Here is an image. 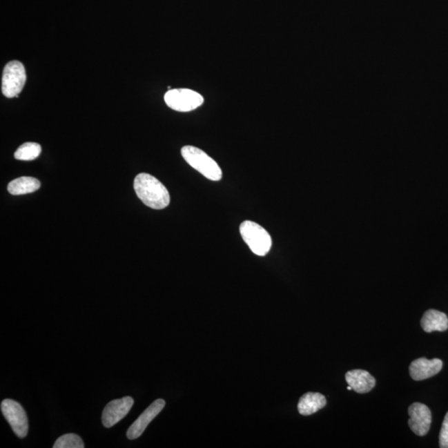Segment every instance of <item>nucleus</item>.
Segmentation results:
<instances>
[{"mask_svg": "<svg viewBox=\"0 0 448 448\" xmlns=\"http://www.w3.org/2000/svg\"><path fill=\"white\" fill-rule=\"evenodd\" d=\"M133 405V398L130 397H124L110 402L102 412V423L106 427L116 425L129 413Z\"/></svg>", "mask_w": 448, "mask_h": 448, "instance_id": "obj_8", "label": "nucleus"}, {"mask_svg": "<svg viewBox=\"0 0 448 448\" xmlns=\"http://www.w3.org/2000/svg\"><path fill=\"white\" fill-rule=\"evenodd\" d=\"M326 405L327 398L322 393L310 392L304 394L300 398L298 408L300 414L303 416H309V415L318 412Z\"/></svg>", "mask_w": 448, "mask_h": 448, "instance_id": "obj_13", "label": "nucleus"}, {"mask_svg": "<svg viewBox=\"0 0 448 448\" xmlns=\"http://www.w3.org/2000/svg\"><path fill=\"white\" fill-rule=\"evenodd\" d=\"M240 230L242 240L254 254L264 257L269 253L272 248V237L260 225L252 221H244Z\"/></svg>", "mask_w": 448, "mask_h": 448, "instance_id": "obj_3", "label": "nucleus"}, {"mask_svg": "<svg viewBox=\"0 0 448 448\" xmlns=\"http://www.w3.org/2000/svg\"><path fill=\"white\" fill-rule=\"evenodd\" d=\"M134 188L138 198L148 207L163 209L170 204L167 188L154 176L146 173L139 174L134 180Z\"/></svg>", "mask_w": 448, "mask_h": 448, "instance_id": "obj_1", "label": "nucleus"}, {"mask_svg": "<svg viewBox=\"0 0 448 448\" xmlns=\"http://www.w3.org/2000/svg\"><path fill=\"white\" fill-rule=\"evenodd\" d=\"M164 101L168 108L176 112H191L204 104V97L191 89H171L164 95Z\"/></svg>", "mask_w": 448, "mask_h": 448, "instance_id": "obj_4", "label": "nucleus"}, {"mask_svg": "<svg viewBox=\"0 0 448 448\" xmlns=\"http://www.w3.org/2000/svg\"><path fill=\"white\" fill-rule=\"evenodd\" d=\"M40 186L39 180L32 177H20L9 184L8 191L13 195H27L38 191Z\"/></svg>", "mask_w": 448, "mask_h": 448, "instance_id": "obj_14", "label": "nucleus"}, {"mask_svg": "<svg viewBox=\"0 0 448 448\" xmlns=\"http://www.w3.org/2000/svg\"><path fill=\"white\" fill-rule=\"evenodd\" d=\"M183 158L201 175L213 182H219L223 176L221 168L215 159L199 148L186 146L182 150Z\"/></svg>", "mask_w": 448, "mask_h": 448, "instance_id": "obj_2", "label": "nucleus"}, {"mask_svg": "<svg viewBox=\"0 0 448 448\" xmlns=\"http://www.w3.org/2000/svg\"><path fill=\"white\" fill-rule=\"evenodd\" d=\"M439 445L441 448H448V412L442 422L439 435Z\"/></svg>", "mask_w": 448, "mask_h": 448, "instance_id": "obj_17", "label": "nucleus"}, {"mask_svg": "<svg viewBox=\"0 0 448 448\" xmlns=\"http://www.w3.org/2000/svg\"><path fill=\"white\" fill-rule=\"evenodd\" d=\"M1 411L16 436L19 438H26L28 431V420L23 407L18 402L8 398L2 401Z\"/></svg>", "mask_w": 448, "mask_h": 448, "instance_id": "obj_6", "label": "nucleus"}, {"mask_svg": "<svg viewBox=\"0 0 448 448\" xmlns=\"http://www.w3.org/2000/svg\"><path fill=\"white\" fill-rule=\"evenodd\" d=\"M347 389H348V390H351L352 388L351 387V386L349 385L348 387H347Z\"/></svg>", "mask_w": 448, "mask_h": 448, "instance_id": "obj_18", "label": "nucleus"}, {"mask_svg": "<svg viewBox=\"0 0 448 448\" xmlns=\"http://www.w3.org/2000/svg\"><path fill=\"white\" fill-rule=\"evenodd\" d=\"M421 327L427 333L446 331L448 329L447 315L437 310L427 311L421 320Z\"/></svg>", "mask_w": 448, "mask_h": 448, "instance_id": "obj_12", "label": "nucleus"}, {"mask_svg": "<svg viewBox=\"0 0 448 448\" xmlns=\"http://www.w3.org/2000/svg\"><path fill=\"white\" fill-rule=\"evenodd\" d=\"M26 72L23 64L19 61L8 63L3 69L2 93L7 98L18 97L26 82Z\"/></svg>", "mask_w": 448, "mask_h": 448, "instance_id": "obj_5", "label": "nucleus"}, {"mask_svg": "<svg viewBox=\"0 0 448 448\" xmlns=\"http://www.w3.org/2000/svg\"><path fill=\"white\" fill-rule=\"evenodd\" d=\"M41 151H42V148H41L39 144L35 142L24 143L15 151L14 158L19 160H24V162L34 160L39 157Z\"/></svg>", "mask_w": 448, "mask_h": 448, "instance_id": "obj_15", "label": "nucleus"}, {"mask_svg": "<svg viewBox=\"0 0 448 448\" xmlns=\"http://www.w3.org/2000/svg\"><path fill=\"white\" fill-rule=\"evenodd\" d=\"M409 426L419 437L429 433L431 423V413L429 407L421 402H414L409 408Z\"/></svg>", "mask_w": 448, "mask_h": 448, "instance_id": "obj_7", "label": "nucleus"}, {"mask_svg": "<svg viewBox=\"0 0 448 448\" xmlns=\"http://www.w3.org/2000/svg\"><path fill=\"white\" fill-rule=\"evenodd\" d=\"M443 363L441 360H427L419 358L411 363L409 373L413 380L421 381L434 377L442 371Z\"/></svg>", "mask_w": 448, "mask_h": 448, "instance_id": "obj_10", "label": "nucleus"}, {"mask_svg": "<svg viewBox=\"0 0 448 448\" xmlns=\"http://www.w3.org/2000/svg\"><path fill=\"white\" fill-rule=\"evenodd\" d=\"M84 442L79 436L68 434L57 440L53 448H84Z\"/></svg>", "mask_w": 448, "mask_h": 448, "instance_id": "obj_16", "label": "nucleus"}, {"mask_svg": "<svg viewBox=\"0 0 448 448\" xmlns=\"http://www.w3.org/2000/svg\"><path fill=\"white\" fill-rule=\"evenodd\" d=\"M345 380L358 393H367L375 388L376 381L371 373L363 369H353L345 375Z\"/></svg>", "mask_w": 448, "mask_h": 448, "instance_id": "obj_11", "label": "nucleus"}, {"mask_svg": "<svg viewBox=\"0 0 448 448\" xmlns=\"http://www.w3.org/2000/svg\"><path fill=\"white\" fill-rule=\"evenodd\" d=\"M166 406V402L163 400H157L152 402L148 408L144 411L143 413L139 416L137 420L135 421L133 425L130 427L127 431V438L130 440L137 439L141 437L144 431L146 429L150 422L162 412V409Z\"/></svg>", "mask_w": 448, "mask_h": 448, "instance_id": "obj_9", "label": "nucleus"}]
</instances>
